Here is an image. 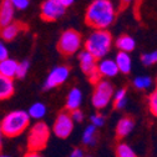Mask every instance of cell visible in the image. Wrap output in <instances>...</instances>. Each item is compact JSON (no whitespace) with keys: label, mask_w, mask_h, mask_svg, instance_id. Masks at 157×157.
Listing matches in <instances>:
<instances>
[{"label":"cell","mask_w":157,"mask_h":157,"mask_svg":"<svg viewBox=\"0 0 157 157\" xmlns=\"http://www.w3.org/2000/svg\"><path fill=\"white\" fill-rule=\"evenodd\" d=\"M86 23L94 30H106L116 17V9L110 0H94L86 10Z\"/></svg>","instance_id":"cell-1"},{"label":"cell","mask_w":157,"mask_h":157,"mask_svg":"<svg viewBox=\"0 0 157 157\" xmlns=\"http://www.w3.org/2000/svg\"><path fill=\"white\" fill-rule=\"evenodd\" d=\"M112 46V36L107 30H94L85 41V51L91 54L96 60L105 59Z\"/></svg>","instance_id":"cell-2"},{"label":"cell","mask_w":157,"mask_h":157,"mask_svg":"<svg viewBox=\"0 0 157 157\" xmlns=\"http://www.w3.org/2000/svg\"><path fill=\"white\" fill-rule=\"evenodd\" d=\"M30 124V117L26 111L15 110L8 113L4 119L0 121V128L2 133L8 137H16L21 135Z\"/></svg>","instance_id":"cell-3"},{"label":"cell","mask_w":157,"mask_h":157,"mask_svg":"<svg viewBox=\"0 0 157 157\" xmlns=\"http://www.w3.org/2000/svg\"><path fill=\"white\" fill-rule=\"evenodd\" d=\"M50 136V128L45 122H36L28 136V148L29 152H37L45 148Z\"/></svg>","instance_id":"cell-4"},{"label":"cell","mask_w":157,"mask_h":157,"mask_svg":"<svg viewBox=\"0 0 157 157\" xmlns=\"http://www.w3.org/2000/svg\"><path fill=\"white\" fill-rule=\"evenodd\" d=\"M81 45H82L81 35L76 30H72V29L64 31L61 34L60 39H59V43H57L59 51L65 56H70V55L76 54L78 50H80Z\"/></svg>","instance_id":"cell-5"},{"label":"cell","mask_w":157,"mask_h":157,"mask_svg":"<svg viewBox=\"0 0 157 157\" xmlns=\"http://www.w3.org/2000/svg\"><path fill=\"white\" fill-rule=\"evenodd\" d=\"M112 96H113V86L111 85L110 81L106 80L97 81L95 84V90L91 99L94 107L97 110L105 109L112 100Z\"/></svg>","instance_id":"cell-6"},{"label":"cell","mask_w":157,"mask_h":157,"mask_svg":"<svg viewBox=\"0 0 157 157\" xmlns=\"http://www.w3.org/2000/svg\"><path fill=\"white\" fill-rule=\"evenodd\" d=\"M78 61H80V67L82 72L90 78L91 82L96 84L97 81H100V75L96 69L99 60H96L91 54L84 50V51H80V54H78Z\"/></svg>","instance_id":"cell-7"},{"label":"cell","mask_w":157,"mask_h":157,"mask_svg":"<svg viewBox=\"0 0 157 157\" xmlns=\"http://www.w3.org/2000/svg\"><path fill=\"white\" fill-rule=\"evenodd\" d=\"M69 75H70V69L65 65H60V66L54 67L50 71V74L48 75V77L45 78L44 89L45 90H51V89L60 86L61 84H64L67 80Z\"/></svg>","instance_id":"cell-8"},{"label":"cell","mask_w":157,"mask_h":157,"mask_svg":"<svg viewBox=\"0 0 157 157\" xmlns=\"http://www.w3.org/2000/svg\"><path fill=\"white\" fill-rule=\"evenodd\" d=\"M72 130H74V122L71 120L70 115L67 112L59 113L54 122V127H52L54 133L57 137H60V139H67L71 135Z\"/></svg>","instance_id":"cell-9"},{"label":"cell","mask_w":157,"mask_h":157,"mask_svg":"<svg viewBox=\"0 0 157 157\" xmlns=\"http://www.w3.org/2000/svg\"><path fill=\"white\" fill-rule=\"evenodd\" d=\"M65 14V8L59 0H45L41 5V17L46 21H54Z\"/></svg>","instance_id":"cell-10"},{"label":"cell","mask_w":157,"mask_h":157,"mask_svg":"<svg viewBox=\"0 0 157 157\" xmlns=\"http://www.w3.org/2000/svg\"><path fill=\"white\" fill-rule=\"evenodd\" d=\"M96 69L99 75L104 77H113L119 74L115 60H112V59H101L100 61H97Z\"/></svg>","instance_id":"cell-11"},{"label":"cell","mask_w":157,"mask_h":157,"mask_svg":"<svg viewBox=\"0 0 157 157\" xmlns=\"http://www.w3.org/2000/svg\"><path fill=\"white\" fill-rule=\"evenodd\" d=\"M15 9L9 0H2L0 3V28H3L14 21Z\"/></svg>","instance_id":"cell-12"},{"label":"cell","mask_w":157,"mask_h":157,"mask_svg":"<svg viewBox=\"0 0 157 157\" xmlns=\"http://www.w3.org/2000/svg\"><path fill=\"white\" fill-rule=\"evenodd\" d=\"M23 30V25L19 24V23H10L3 28H0V37H2V40H5V41H11L14 39L19 35Z\"/></svg>","instance_id":"cell-13"},{"label":"cell","mask_w":157,"mask_h":157,"mask_svg":"<svg viewBox=\"0 0 157 157\" xmlns=\"http://www.w3.org/2000/svg\"><path fill=\"white\" fill-rule=\"evenodd\" d=\"M115 60V64L117 66V70L119 72H122V74H128L132 69V59L130 56V54H126V52H117L116 57L113 59Z\"/></svg>","instance_id":"cell-14"},{"label":"cell","mask_w":157,"mask_h":157,"mask_svg":"<svg viewBox=\"0 0 157 157\" xmlns=\"http://www.w3.org/2000/svg\"><path fill=\"white\" fill-rule=\"evenodd\" d=\"M82 102V92L80 89L74 87L66 97V109L69 111H75L77 109H80V105Z\"/></svg>","instance_id":"cell-15"},{"label":"cell","mask_w":157,"mask_h":157,"mask_svg":"<svg viewBox=\"0 0 157 157\" xmlns=\"http://www.w3.org/2000/svg\"><path fill=\"white\" fill-rule=\"evenodd\" d=\"M133 127H135V122L131 117H122L116 125V136L119 137V139L126 137L127 135H130L133 131Z\"/></svg>","instance_id":"cell-16"},{"label":"cell","mask_w":157,"mask_h":157,"mask_svg":"<svg viewBox=\"0 0 157 157\" xmlns=\"http://www.w3.org/2000/svg\"><path fill=\"white\" fill-rule=\"evenodd\" d=\"M16 69H17V61L14 59H5V60L0 61V75L8 77V78H13L16 75Z\"/></svg>","instance_id":"cell-17"},{"label":"cell","mask_w":157,"mask_h":157,"mask_svg":"<svg viewBox=\"0 0 157 157\" xmlns=\"http://www.w3.org/2000/svg\"><path fill=\"white\" fill-rule=\"evenodd\" d=\"M116 48L119 49L121 52L130 54L131 51L135 50L136 41H135V39L130 35H121V36L117 37V40H116Z\"/></svg>","instance_id":"cell-18"},{"label":"cell","mask_w":157,"mask_h":157,"mask_svg":"<svg viewBox=\"0 0 157 157\" xmlns=\"http://www.w3.org/2000/svg\"><path fill=\"white\" fill-rule=\"evenodd\" d=\"M14 90H15V86L11 78H8L0 75V101L9 99L14 94Z\"/></svg>","instance_id":"cell-19"},{"label":"cell","mask_w":157,"mask_h":157,"mask_svg":"<svg viewBox=\"0 0 157 157\" xmlns=\"http://www.w3.org/2000/svg\"><path fill=\"white\" fill-rule=\"evenodd\" d=\"M26 113L29 115V117H31L34 120H41L46 115V106L43 102H35L29 107Z\"/></svg>","instance_id":"cell-20"},{"label":"cell","mask_w":157,"mask_h":157,"mask_svg":"<svg viewBox=\"0 0 157 157\" xmlns=\"http://www.w3.org/2000/svg\"><path fill=\"white\" fill-rule=\"evenodd\" d=\"M112 99H113V105L117 110H122L126 107L127 105V95H126V90L125 89H120V90H117L113 96H112Z\"/></svg>","instance_id":"cell-21"},{"label":"cell","mask_w":157,"mask_h":157,"mask_svg":"<svg viewBox=\"0 0 157 157\" xmlns=\"http://www.w3.org/2000/svg\"><path fill=\"white\" fill-rule=\"evenodd\" d=\"M82 142L86 146H95L96 144V127L89 125L82 133Z\"/></svg>","instance_id":"cell-22"},{"label":"cell","mask_w":157,"mask_h":157,"mask_svg":"<svg viewBox=\"0 0 157 157\" xmlns=\"http://www.w3.org/2000/svg\"><path fill=\"white\" fill-rule=\"evenodd\" d=\"M133 86L137 90H147L152 86V78L150 76H146V75L136 76L133 78Z\"/></svg>","instance_id":"cell-23"},{"label":"cell","mask_w":157,"mask_h":157,"mask_svg":"<svg viewBox=\"0 0 157 157\" xmlns=\"http://www.w3.org/2000/svg\"><path fill=\"white\" fill-rule=\"evenodd\" d=\"M116 157H137V156L127 144H119L116 147Z\"/></svg>","instance_id":"cell-24"},{"label":"cell","mask_w":157,"mask_h":157,"mask_svg":"<svg viewBox=\"0 0 157 157\" xmlns=\"http://www.w3.org/2000/svg\"><path fill=\"white\" fill-rule=\"evenodd\" d=\"M29 69H30V63H29L28 60H24V61H21V63H17V69H16V75H15V77H17V78H24V77L26 76Z\"/></svg>","instance_id":"cell-25"},{"label":"cell","mask_w":157,"mask_h":157,"mask_svg":"<svg viewBox=\"0 0 157 157\" xmlns=\"http://www.w3.org/2000/svg\"><path fill=\"white\" fill-rule=\"evenodd\" d=\"M141 61L144 65L146 66H150L152 64H155L157 61V52L156 51H151V52H147V54H144L141 56Z\"/></svg>","instance_id":"cell-26"},{"label":"cell","mask_w":157,"mask_h":157,"mask_svg":"<svg viewBox=\"0 0 157 157\" xmlns=\"http://www.w3.org/2000/svg\"><path fill=\"white\" fill-rule=\"evenodd\" d=\"M147 102H148V107H150V111L152 112V115H157V92L156 91H152L147 99Z\"/></svg>","instance_id":"cell-27"},{"label":"cell","mask_w":157,"mask_h":157,"mask_svg":"<svg viewBox=\"0 0 157 157\" xmlns=\"http://www.w3.org/2000/svg\"><path fill=\"white\" fill-rule=\"evenodd\" d=\"M9 2L15 10H25L30 4V0H9Z\"/></svg>","instance_id":"cell-28"},{"label":"cell","mask_w":157,"mask_h":157,"mask_svg":"<svg viewBox=\"0 0 157 157\" xmlns=\"http://www.w3.org/2000/svg\"><path fill=\"white\" fill-rule=\"evenodd\" d=\"M90 120H91V125L95 127H101L105 124V117L101 113H94Z\"/></svg>","instance_id":"cell-29"},{"label":"cell","mask_w":157,"mask_h":157,"mask_svg":"<svg viewBox=\"0 0 157 157\" xmlns=\"http://www.w3.org/2000/svg\"><path fill=\"white\" fill-rule=\"evenodd\" d=\"M70 117H71L72 122H82L84 121V112L80 109H77L75 111H71Z\"/></svg>","instance_id":"cell-30"},{"label":"cell","mask_w":157,"mask_h":157,"mask_svg":"<svg viewBox=\"0 0 157 157\" xmlns=\"http://www.w3.org/2000/svg\"><path fill=\"white\" fill-rule=\"evenodd\" d=\"M8 57H9V50L5 45V43L3 40H0V61L5 60Z\"/></svg>","instance_id":"cell-31"},{"label":"cell","mask_w":157,"mask_h":157,"mask_svg":"<svg viewBox=\"0 0 157 157\" xmlns=\"http://www.w3.org/2000/svg\"><path fill=\"white\" fill-rule=\"evenodd\" d=\"M85 156H86V155H85V152H84L82 148H75V150L70 153L69 157H85Z\"/></svg>","instance_id":"cell-32"},{"label":"cell","mask_w":157,"mask_h":157,"mask_svg":"<svg viewBox=\"0 0 157 157\" xmlns=\"http://www.w3.org/2000/svg\"><path fill=\"white\" fill-rule=\"evenodd\" d=\"M74 2H75V0H59V3H60V4H61L64 8L72 5V4H74Z\"/></svg>","instance_id":"cell-33"},{"label":"cell","mask_w":157,"mask_h":157,"mask_svg":"<svg viewBox=\"0 0 157 157\" xmlns=\"http://www.w3.org/2000/svg\"><path fill=\"white\" fill-rule=\"evenodd\" d=\"M24 157H43L39 152H28Z\"/></svg>","instance_id":"cell-34"},{"label":"cell","mask_w":157,"mask_h":157,"mask_svg":"<svg viewBox=\"0 0 157 157\" xmlns=\"http://www.w3.org/2000/svg\"><path fill=\"white\" fill-rule=\"evenodd\" d=\"M132 2H133V0H121L122 5H128V4H131Z\"/></svg>","instance_id":"cell-35"},{"label":"cell","mask_w":157,"mask_h":157,"mask_svg":"<svg viewBox=\"0 0 157 157\" xmlns=\"http://www.w3.org/2000/svg\"><path fill=\"white\" fill-rule=\"evenodd\" d=\"M3 133H2V128H0V151H2V147H3Z\"/></svg>","instance_id":"cell-36"},{"label":"cell","mask_w":157,"mask_h":157,"mask_svg":"<svg viewBox=\"0 0 157 157\" xmlns=\"http://www.w3.org/2000/svg\"><path fill=\"white\" fill-rule=\"evenodd\" d=\"M0 157H9V156H6V155H2V156H0Z\"/></svg>","instance_id":"cell-37"},{"label":"cell","mask_w":157,"mask_h":157,"mask_svg":"<svg viewBox=\"0 0 157 157\" xmlns=\"http://www.w3.org/2000/svg\"><path fill=\"white\" fill-rule=\"evenodd\" d=\"M85 157H92V156H85Z\"/></svg>","instance_id":"cell-38"},{"label":"cell","mask_w":157,"mask_h":157,"mask_svg":"<svg viewBox=\"0 0 157 157\" xmlns=\"http://www.w3.org/2000/svg\"><path fill=\"white\" fill-rule=\"evenodd\" d=\"M0 3H2V0H0Z\"/></svg>","instance_id":"cell-39"}]
</instances>
